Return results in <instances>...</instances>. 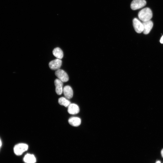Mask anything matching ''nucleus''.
Returning a JSON list of instances; mask_svg holds the SVG:
<instances>
[{"instance_id":"2eb2a0df","label":"nucleus","mask_w":163,"mask_h":163,"mask_svg":"<svg viewBox=\"0 0 163 163\" xmlns=\"http://www.w3.org/2000/svg\"><path fill=\"white\" fill-rule=\"evenodd\" d=\"M160 42L161 44H163V36L161 37L160 40Z\"/></svg>"},{"instance_id":"7ed1b4c3","label":"nucleus","mask_w":163,"mask_h":163,"mask_svg":"<svg viewBox=\"0 0 163 163\" xmlns=\"http://www.w3.org/2000/svg\"><path fill=\"white\" fill-rule=\"evenodd\" d=\"M146 4L145 0H133L131 4L130 7L133 10H137L144 7Z\"/></svg>"},{"instance_id":"9b49d317","label":"nucleus","mask_w":163,"mask_h":163,"mask_svg":"<svg viewBox=\"0 0 163 163\" xmlns=\"http://www.w3.org/2000/svg\"><path fill=\"white\" fill-rule=\"evenodd\" d=\"M68 122L69 124L72 126L77 127L79 126L81 123V119L77 117H73L70 118Z\"/></svg>"},{"instance_id":"dca6fc26","label":"nucleus","mask_w":163,"mask_h":163,"mask_svg":"<svg viewBox=\"0 0 163 163\" xmlns=\"http://www.w3.org/2000/svg\"><path fill=\"white\" fill-rule=\"evenodd\" d=\"M161 154L162 157L163 158V149L161 151Z\"/></svg>"},{"instance_id":"f8f14e48","label":"nucleus","mask_w":163,"mask_h":163,"mask_svg":"<svg viewBox=\"0 0 163 163\" xmlns=\"http://www.w3.org/2000/svg\"><path fill=\"white\" fill-rule=\"evenodd\" d=\"M23 159L26 163H35L36 162L35 156L33 154L29 153L25 156Z\"/></svg>"},{"instance_id":"f03ea898","label":"nucleus","mask_w":163,"mask_h":163,"mask_svg":"<svg viewBox=\"0 0 163 163\" xmlns=\"http://www.w3.org/2000/svg\"><path fill=\"white\" fill-rule=\"evenodd\" d=\"M28 149V146L25 144H19L14 147V151L15 154L18 156L21 155Z\"/></svg>"},{"instance_id":"39448f33","label":"nucleus","mask_w":163,"mask_h":163,"mask_svg":"<svg viewBox=\"0 0 163 163\" xmlns=\"http://www.w3.org/2000/svg\"><path fill=\"white\" fill-rule=\"evenodd\" d=\"M55 74L58 79L63 82H66L69 80V77L67 73L64 70L59 69L55 73Z\"/></svg>"},{"instance_id":"423d86ee","label":"nucleus","mask_w":163,"mask_h":163,"mask_svg":"<svg viewBox=\"0 0 163 163\" xmlns=\"http://www.w3.org/2000/svg\"><path fill=\"white\" fill-rule=\"evenodd\" d=\"M62 64L61 59H57L50 61L49 64L50 68L53 70H58L60 69Z\"/></svg>"},{"instance_id":"9d476101","label":"nucleus","mask_w":163,"mask_h":163,"mask_svg":"<svg viewBox=\"0 0 163 163\" xmlns=\"http://www.w3.org/2000/svg\"><path fill=\"white\" fill-rule=\"evenodd\" d=\"M63 92L65 98L67 99H71L73 97V90L69 86H66L63 88Z\"/></svg>"},{"instance_id":"f257e3e1","label":"nucleus","mask_w":163,"mask_h":163,"mask_svg":"<svg viewBox=\"0 0 163 163\" xmlns=\"http://www.w3.org/2000/svg\"><path fill=\"white\" fill-rule=\"evenodd\" d=\"M139 19L143 22L150 20L153 17V13L149 8H145L140 11L138 14Z\"/></svg>"},{"instance_id":"0eeeda50","label":"nucleus","mask_w":163,"mask_h":163,"mask_svg":"<svg viewBox=\"0 0 163 163\" xmlns=\"http://www.w3.org/2000/svg\"><path fill=\"white\" fill-rule=\"evenodd\" d=\"M144 26L143 33L145 35L148 34L153 26V23L151 20L143 22H142Z\"/></svg>"},{"instance_id":"1a4fd4ad","label":"nucleus","mask_w":163,"mask_h":163,"mask_svg":"<svg viewBox=\"0 0 163 163\" xmlns=\"http://www.w3.org/2000/svg\"><path fill=\"white\" fill-rule=\"evenodd\" d=\"M68 112L70 114L76 115L79 112V108L76 104H70L68 107Z\"/></svg>"},{"instance_id":"ddd939ff","label":"nucleus","mask_w":163,"mask_h":163,"mask_svg":"<svg viewBox=\"0 0 163 163\" xmlns=\"http://www.w3.org/2000/svg\"><path fill=\"white\" fill-rule=\"evenodd\" d=\"M53 56L58 59H61L64 57L63 51L59 47L54 48L53 51Z\"/></svg>"},{"instance_id":"20e7f679","label":"nucleus","mask_w":163,"mask_h":163,"mask_svg":"<svg viewBox=\"0 0 163 163\" xmlns=\"http://www.w3.org/2000/svg\"><path fill=\"white\" fill-rule=\"evenodd\" d=\"M134 28L136 32L138 33L143 32L144 26L143 23L137 18H135L133 21Z\"/></svg>"},{"instance_id":"6e6552de","label":"nucleus","mask_w":163,"mask_h":163,"mask_svg":"<svg viewBox=\"0 0 163 163\" xmlns=\"http://www.w3.org/2000/svg\"><path fill=\"white\" fill-rule=\"evenodd\" d=\"M56 87V91L58 95H60L63 92V82L59 79H56L54 81Z\"/></svg>"},{"instance_id":"a211bd4d","label":"nucleus","mask_w":163,"mask_h":163,"mask_svg":"<svg viewBox=\"0 0 163 163\" xmlns=\"http://www.w3.org/2000/svg\"><path fill=\"white\" fill-rule=\"evenodd\" d=\"M156 163H161V162L159 161H158Z\"/></svg>"},{"instance_id":"f3484780","label":"nucleus","mask_w":163,"mask_h":163,"mask_svg":"<svg viewBox=\"0 0 163 163\" xmlns=\"http://www.w3.org/2000/svg\"><path fill=\"white\" fill-rule=\"evenodd\" d=\"M2 145V143L1 140H0V147H1Z\"/></svg>"},{"instance_id":"4468645a","label":"nucleus","mask_w":163,"mask_h":163,"mask_svg":"<svg viewBox=\"0 0 163 163\" xmlns=\"http://www.w3.org/2000/svg\"><path fill=\"white\" fill-rule=\"evenodd\" d=\"M59 103L61 105L68 107L71 104L70 101L66 98L62 97L59 99Z\"/></svg>"}]
</instances>
